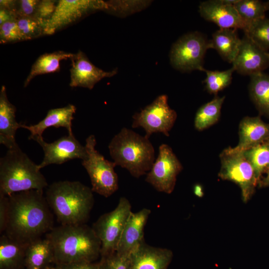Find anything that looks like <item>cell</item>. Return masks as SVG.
I'll use <instances>...</instances> for the list:
<instances>
[{"mask_svg": "<svg viewBox=\"0 0 269 269\" xmlns=\"http://www.w3.org/2000/svg\"><path fill=\"white\" fill-rule=\"evenodd\" d=\"M8 197V215L4 234L28 244L53 229V216L43 191L29 190Z\"/></svg>", "mask_w": 269, "mask_h": 269, "instance_id": "cell-1", "label": "cell"}, {"mask_svg": "<svg viewBox=\"0 0 269 269\" xmlns=\"http://www.w3.org/2000/svg\"><path fill=\"white\" fill-rule=\"evenodd\" d=\"M45 238L52 244L55 265L94 262L101 256V241L85 224L54 227Z\"/></svg>", "mask_w": 269, "mask_h": 269, "instance_id": "cell-2", "label": "cell"}, {"mask_svg": "<svg viewBox=\"0 0 269 269\" xmlns=\"http://www.w3.org/2000/svg\"><path fill=\"white\" fill-rule=\"evenodd\" d=\"M92 189L79 181H60L46 188L45 198L61 225L88 220L94 204Z\"/></svg>", "mask_w": 269, "mask_h": 269, "instance_id": "cell-3", "label": "cell"}, {"mask_svg": "<svg viewBox=\"0 0 269 269\" xmlns=\"http://www.w3.org/2000/svg\"><path fill=\"white\" fill-rule=\"evenodd\" d=\"M40 170L18 144L8 149L0 159V195L29 190L43 191L48 183Z\"/></svg>", "mask_w": 269, "mask_h": 269, "instance_id": "cell-4", "label": "cell"}, {"mask_svg": "<svg viewBox=\"0 0 269 269\" xmlns=\"http://www.w3.org/2000/svg\"><path fill=\"white\" fill-rule=\"evenodd\" d=\"M116 165L126 169L134 177L147 174L155 161V150L149 138L123 128L108 145Z\"/></svg>", "mask_w": 269, "mask_h": 269, "instance_id": "cell-5", "label": "cell"}, {"mask_svg": "<svg viewBox=\"0 0 269 269\" xmlns=\"http://www.w3.org/2000/svg\"><path fill=\"white\" fill-rule=\"evenodd\" d=\"M96 144L94 135L86 138L85 146L88 157L81 163L90 177L92 191L108 197L119 188L118 177L114 169L117 165L96 150Z\"/></svg>", "mask_w": 269, "mask_h": 269, "instance_id": "cell-6", "label": "cell"}, {"mask_svg": "<svg viewBox=\"0 0 269 269\" xmlns=\"http://www.w3.org/2000/svg\"><path fill=\"white\" fill-rule=\"evenodd\" d=\"M131 208L128 199L121 197L115 209L102 215L93 223L92 228L101 243V257L116 252Z\"/></svg>", "mask_w": 269, "mask_h": 269, "instance_id": "cell-7", "label": "cell"}, {"mask_svg": "<svg viewBox=\"0 0 269 269\" xmlns=\"http://www.w3.org/2000/svg\"><path fill=\"white\" fill-rule=\"evenodd\" d=\"M209 48L210 40L202 33L197 31L187 33L172 45L170 53V63L175 69L181 72L204 71V58Z\"/></svg>", "mask_w": 269, "mask_h": 269, "instance_id": "cell-8", "label": "cell"}, {"mask_svg": "<svg viewBox=\"0 0 269 269\" xmlns=\"http://www.w3.org/2000/svg\"><path fill=\"white\" fill-rule=\"evenodd\" d=\"M220 158L221 167L219 177L237 184L241 189L243 201L247 202L259 183L252 165L242 151H232L229 148L223 150Z\"/></svg>", "mask_w": 269, "mask_h": 269, "instance_id": "cell-9", "label": "cell"}, {"mask_svg": "<svg viewBox=\"0 0 269 269\" xmlns=\"http://www.w3.org/2000/svg\"><path fill=\"white\" fill-rule=\"evenodd\" d=\"M177 113L168 104L166 95H160L150 104L133 116V128H142L144 136L149 138L153 133H161L166 136L173 127Z\"/></svg>", "mask_w": 269, "mask_h": 269, "instance_id": "cell-10", "label": "cell"}, {"mask_svg": "<svg viewBox=\"0 0 269 269\" xmlns=\"http://www.w3.org/2000/svg\"><path fill=\"white\" fill-rule=\"evenodd\" d=\"M182 169L171 147L162 143L159 147L157 157L146 174L145 181L157 191L170 194L174 189L177 176Z\"/></svg>", "mask_w": 269, "mask_h": 269, "instance_id": "cell-11", "label": "cell"}, {"mask_svg": "<svg viewBox=\"0 0 269 269\" xmlns=\"http://www.w3.org/2000/svg\"><path fill=\"white\" fill-rule=\"evenodd\" d=\"M108 9L101 0H60L51 18L44 25V34L51 35L87 14Z\"/></svg>", "mask_w": 269, "mask_h": 269, "instance_id": "cell-12", "label": "cell"}, {"mask_svg": "<svg viewBox=\"0 0 269 269\" xmlns=\"http://www.w3.org/2000/svg\"><path fill=\"white\" fill-rule=\"evenodd\" d=\"M31 139L39 143L44 151L43 159L38 165L40 169L49 164H61L77 158L83 160L88 157L85 146L81 144L73 134H68L51 143L45 141L42 136Z\"/></svg>", "mask_w": 269, "mask_h": 269, "instance_id": "cell-13", "label": "cell"}, {"mask_svg": "<svg viewBox=\"0 0 269 269\" xmlns=\"http://www.w3.org/2000/svg\"><path fill=\"white\" fill-rule=\"evenodd\" d=\"M232 64L235 71L240 74L251 76L263 72L269 66V52L245 34Z\"/></svg>", "mask_w": 269, "mask_h": 269, "instance_id": "cell-14", "label": "cell"}, {"mask_svg": "<svg viewBox=\"0 0 269 269\" xmlns=\"http://www.w3.org/2000/svg\"><path fill=\"white\" fill-rule=\"evenodd\" d=\"M70 59L72 64L69 85L72 87H80L91 90L102 79L113 77L118 73L117 69L105 71L98 68L81 51L74 54Z\"/></svg>", "mask_w": 269, "mask_h": 269, "instance_id": "cell-15", "label": "cell"}, {"mask_svg": "<svg viewBox=\"0 0 269 269\" xmlns=\"http://www.w3.org/2000/svg\"><path fill=\"white\" fill-rule=\"evenodd\" d=\"M199 12L205 20L214 22L221 29L248 28L233 5L224 0H209L200 3Z\"/></svg>", "mask_w": 269, "mask_h": 269, "instance_id": "cell-16", "label": "cell"}, {"mask_svg": "<svg viewBox=\"0 0 269 269\" xmlns=\"http://www.w3.org/2000/svg\"><path fill=\"white\" fill-rule=\"evenodd\" d=\"M151 210L143 208L130 213L121 235L116 252L122 255H130L144 243V229Z\"/></svg>", "mask_w": 269, "mask_h": 269, "instance_id": "cell-17", "label": "cell"}, {"mask_svg": "<svg viewBox=\"0 0 269 269\" xmlns=\"http://www.w3.org/2000/svg\"><path fill=\"white\" fill-rule=\"evenodd\" d=\"M172 256L171 250L144 242L131 254L130 269H167Z\"/></svg>", "mask_w": 269, "mask_h": 269, "instance_id": "cell-18", "label": "cell"}, {"mask_svg": "<svg viewBox=\"0 0 269 269\" xmlns=\"http://www.w3.org/2000/svg\"><path fill=\"white\" fill-rule=\"evenodd\" d=\"M269 138V125L259 117H246L239 125V141L234 147H229L232 151H243L268 141Z\"/></svg>", "mask_w": 269, "mask_h": 269, "instance_id": "cell-19", "label": "cell"}, {"mask_svg": "<svg viewBox=\"0 0 269 269\" xmlns=\"http://www.w3.org/2000/svg\"><path fill=\"white\" fill-rule=\"evenodd\" d=\"M76 108L72 104L56 109L49 110L46 117L37 124L27 126L22 124L21 128L27 129L30 133L29 139L34 137L42 136L43 132L48 128H58L63 127L67 129L68 134H73L72 121Z\"/></svg>", "mask_w": 269, "mask_h": 269, "instance_id": "cell-20", "label": "cell"}, {"mask_svg": "<svg viewBox=\"0 0 269 269\" xmlns=\"http://www.w3.org/2000/svg\"><path fill=\"white\" fill-rule=\"evenodd\" d=\"M16 110L8 100L6 88L2 86L0 92V143L8 149L17 145L16 132L22 124L16 121Z\"/></svg>", "mask_w": 269, "mask_h": 269, "instance_id": "cell-21", "label": "cell"}, {"mask_svg": "<svg viewBox=\"0 0 269 269\" xmlns=\"http://www.w3.org/2000/svg\"><path fill=\"white\" fill-rule=\"evenodd\" d=\"M28 244L2 234L0 238V269H25Z\"/></svg>", "mask_w": 269, "mask_h": 269, "instance_id": "cell-22", "label": "cell"}, {"mask_svg": "<svg viewBox=\"0 0 269 269\" xmlns=\"http://www.w3.org/2000/svg\"><path fill=\"white\" fill-rule=\"evenodd\" d=\"M54 251L46 238H38L27 246L25 258V269H46L54 263Z\"/></svg>", "mask_w": 269, "mask_h": 269, "instance_id": "cell-23", "label": "cell"}, {"mask_svg": "<svg viewBox=\"0 0 269 269\" xmlns=\"http://www.w3.org/2000/svg\"><path fill=\"white\" fill-rule=\"evenodd\" d=\"M241 42L235 29H221L212 34L210 40L211 48L215 49L225 60L233 63Z\"/></svg>", "mask_w": 269, "mask_h": 269, "instance_id": "cell-24", "label": "cell"}, {"mask_svg": "<svg viewBox=\"0 0 269 269\" xmlns=\"http://www.w3.org/2000/svg\"><path fill=\"white\" fill-rule=\"evenodd\" d=\"M249 90L259 112L269 117V75L263 72L251 76Z\"/></svg>", "mask_w": 269, "mask_h": 269, "instance_id": "cell-25", "label": "cell"}, {"mask_svg": "<svg viewBox=\"0 0 269 269\" xmlns=\"http://www.w3.org/2000/svg\"><path fill=\"white\" fill-rule=\"evenodd\" d=\"M73 54L58 51L41 55L32 65L29 74L24 81V86L26 87L36 76L59 71L60 62L62 60L71 59Z\"/></svg>", "mask_w": 269, "mask_h": 269, "instance_id": "cell-26", "label": "cell"}, {"mask_svg": "<svg viewBox=\"0 0 269 269\" xmlns=\"http://www.w3.org/2000/svg\"><path fill=\"white\" fill-rule=\"evenodd\" d=\"M225 97L217 95L210 102L202 105L196 112L194 126L198 131H202L215 124L221 115V110Z\"/></svg>", "mask_w": 269, "mask_h": 269, "instance_id": "cell-27", "label": "cell"}, {"mask_svg": "<svg viewBox=\"0 0 269 269\" xmlns=\"http://www.w3.org/2000/svg\"><path fill=\"white\" fill-rule=\"evenodd\" d=\"M233 5L248 28L252 23L265 18L266 12L269 10L268 2L259 0H237Z\"/></svg>", "mask_w": 269, "mask_h": 269, "instance_id": "cell-28", "label": "cell"}, {"mask_svg": "<svg viewBox=\"0 0 269 269\" xmlns=\"http://www.w3.org/2000/svg\"><path fill=\"white\" fill-rule=\"evenodd\" d=\"M252 165L259 181L269 168V142L267 141L242 151Z\"/></svg>", "mask_w": 269, "mask_h": 269, "instance_id": "cell-29", "label": "cell"}, {"mask_svg": "<svg viewBox=\"0 0 269 269\" xmlns=\"http://www.w3.org/2000/svg\"><path fill=\"white\" fill-rule=\"evenodd\" d=\"M235 71L232 67L225 71H210L205 69L206 77L203 82L207 91L210 94L217 93L228 87L231 83L232 74Z\"/></svg>", "mask_w": 269, "mask_h": 269, "instance_id": "cell-30", "label": "cell"}, {"mask_svg": "<svg viewBox=\"0 0 269 269\" xmlns=\"http://www.w3.org/2000/svg\"><path fill=\"white\" fill-rule=\"evenodd\" d=\"M110 13L120 17H126L147 7L150 0H117L107 1Z\"/></svg>", "mask_w": 269, "mask_h": 269, "instance_id": "cell-31", "label": "cell"}, {"mask_svg": "<svg viewBox=\"0 0 269 269\" xmlns=\"http://www.w3.org/2000/svg\"><path fill=\"white\" fill-rule=\"evenodd\" d=\"M244 32L260 47L269 52V18L265 17L252 23Z\"/></svg>", "mask_w": 269, "mask_h": 269, "instance_id": "cell-32", "label": "cell"}, {"mask_svg": "<svg viewBox=\"0 0 269 269\" xmlns=\"http://www.w3.org/2000/svg\"><path fill=\"white\" fill-rule=\"evenodd\" d=\"M16 22L22 40H29L44 34V25L34 16H18Z\"/></svg>", "mask_w": 269, "mask_h": 269, "instance_id": "cell-33", "label": "cell"}, {"mask_svg": "<svg viewBox=\"0 0 269 269\" xmlns=\"http://www.w3.org/2000/svg\"><path fill=\"white\" fill-rule=\"evenodd\" d=\"M100 261L102 269H130L131 255H122L115 252L108 256L101 257Z\"/></svg>", "mask_w": 269, "mask_h": 269, "instance_id": "cell-34", "label": "cell"}, {"mask_svg": "<svg viewBox=\"0 0 269 269\" xmlns=\"http://www.w3.org/2000/svg\"><path fill=\"white\" fill-rule=\"evenodd\" d=\"M16 19L6 21L0 25V43H6L22 41Z\"/></svg>", "mask_w": 269, "mask_h": 269, "instance_id": "cell-35", "label": "cell"}, {"mask_svg": "<svg viewBox=\"0 0 269 269\" xmlns=\"http://www.w3.org/2000/svg\"><path fill=\"white\" fill-rule=\"evenodd\" d=\"M58 1L52 0H39L34 17L42 23L44 27L54 14Z\"/></svg>", "mask_w": 269, "mask_h": 269, "instance_id": "cell-36", "label": "cell"}, {"mask_svg": "<svg viewBox=\"0 0 269 269\" xmlns=\"http://www.w3.org/2000/svg\"><path fill=\"white\" fill-rule=\"evenodd\" d=\"M39 2L37 0L18 1L17 16H34Z\"/></svg>", "mask_w": 269, "mask_h": 269, "instance_id": "cell-37", "label": "cell"}, {"mask_svg": "<svg viewBox=\"0 0 269 269\" xmlns=\"http://www.w3.org/2000/svg\"><path fill=\"white\" fill-rule=\"evenodd\" d=\"M9 200L7 196L0 195V233L5 231L8 215Z\"/></svg>", "mask_w": 269, "mask_h": 269, "instance_id": "cell-38", "label": "cell"}, {"mask_svg": "<svg viewBox=\"0 0 269 269\" xmlns=\"http://www.w3.org/2000/svg\"><path fill=\"white\" fill-rule=\"evenodd\" d=\"M55 269H102L100 261L55 265Z\"/></svg>", "mask_w": 269, "mask_h": 269, "instance_id": "cell-39", "label": "cell"}, {"mask_svg": "<svg viewBox=\"0 0 269 269\" xmlns=\"http://www.w3.org/2000/svg\"><path fill=\"white\" fill-rule=\"evenodd\" d=\"M18 1L11 0H0V7L17 15Z\"/></svg>", "mask_w": 269, "mask_h": 269, "instance_id": "cell-40", "label": "cell"}, {"mask_svg": "<svg viewBox=\"0 0 269 269\" xmlns=\"http://www.w3.org/2000/svg\"><path fill=\"white\" fill-rule=\"evenodd\" d=\"M17 15L3 8H0V25L11 19H16Z\"/></svg>", "mask_w": 269, "mask_h": 269, "instance_id": "cell-41", "label": "cell"}, {"mask_svg": "<svg viewBox=\"0 0 269 269\" xmlns=\"http://www.w3.org/2000/svg\"><path fill=\"white\" fill-rule=\"evenodd\" d=\"M194 194L199 197H202L203 195L202 187L199 184L195 185L194 187Z\"/></svg>", "mask_w": 269, "mask_h": 269, "instance_id": "cell-42", "label": "cell"}, {"mask_svg": "<svg viewBox=\"0 0 269 269\" xmlns=\"http://www.w3.org/2000/svg\"><path fill=\"white\" fill-rule=\"evenodd\" d=\"M267 176L264 178L262 180L260 181L259 182L260 183V186H269V168L266 172Z\"/></svg>", "mask_w": 269, "mask_h": 269, "instance_id": "cell-43", "label": "cell"}, {"mask_svg": "<svg viewBox=\"0 0 269 269\" xmlns=\"http://www.w3.org/2000/svg\"><path fill=\"white\" fill-rule=\"evenodd\" d=\"M46 269H54V267H52L51 266L48 267L47 268H46Z\"/></svg>", "mask_w": 269, "mask_h": 269, "instance_id": "cell-44", "label": "cell"}, {"mask_svg": "<svg viewBox=\"0 0 269 269\" xmlns=\"http://www.w3.org/2000/svg\"><path fill=\"white\" fill-rule=\"evenodd\" d=\"M268 141H269V139L268 140Z\"/></svg>", "mask_w": 269, "mask_h": 269, "instance_id": "cell-45", "label": "cell"}, {"mask_svg": "<svg viewBox=\"0 0 269 269\" xmlns=\"http://www.w3.org/2000/svg\"><path fill=\"white\" fill-rule=\"evenodd\" d=\"M269 5V1H268Z\"/></svg>", "mask_w": 269, "mask_h": 269, "instance_id": "cell-46", "label": "cell"}]
</instances>
